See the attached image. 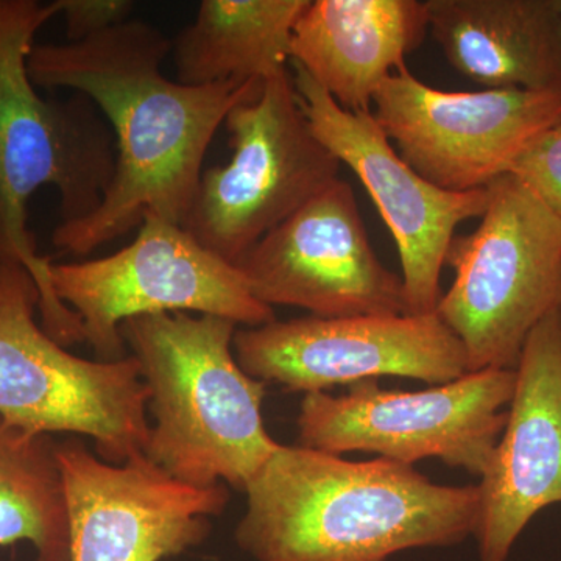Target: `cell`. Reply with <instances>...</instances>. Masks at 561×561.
Instances as JSON below:
<instances>
[{
	"mask_svg": "<svg viewBox=\"0 0 561 561\" xmlns=\"http://www.w3.org/2000/svg\"><path fill=\"white\" fill-rule=\"evenodd\" d=\"M507 423L479 478V561H507L519 535L561 504V311L531 331L515 368Z\"/></svg>",
	"mask_w": 561,
	"mask_h": 561,
	"instance_id": "15",
	"label": "cell"
},
{
	"mask_svg": "<svg viewBox=\"0 0 561 561\" xmlns=\"http://www.w3.org/2000/svg\"><path fill=\"white\" fill-rule=\"evenodd\" d=\"M58 14L66 22L68 43L90 39L131 20V0H57Z\"/></svg>",
	"mask_w": 561,
	"mask_h": 561,
	"instance_id": "21",
	"label": "cell"
},
{
	"mask_svg": "<svg viewBox=\"0 0 561 561\" xmlns=\"http://www.w3.org/2000/svg\"><path fill=\"white\" fill-rule=\"evenodd\" d=\"M238 324L187 312L140 316L121 324L139 362L153 416L144 456L176 481L245 491L280 443L262 415L267 383L242 370Z\"/></svg>",
	"mask_w": 561,
	"mask_h": 561,
	"instance_id": "4",
	"label": "cell"
},
{
	"mask_svg": "<svg viewBox=\"0 0 561 561\" xmlns=\"http://www.w3.org/2000/svg\"><path fill=\"white\" fill-rule=\"evenodd\" d=\"M232 351L251 378L290 393L381 376L442 386L468 373L463 345L437 313L273 320L236 331Z\"/></svg>",
	"mask_w": 561,
	"mask_h": 561,
	"instance_id": "11",
	"label": "cell"
},
{
	"mask_svg": "<svg viewBox=\"0 0 561 561\" xmlns=\"http://www.w3.org/2000/svg\"><path fill=\"white\" fill-rule=\"evenodd\" d=\"M486 191L478 228L446 253L456 276L435 311L463 345L468 373L515 370L531 331L561 311V219L511 173Z\"/></svg>",
	"mask_w": 561,
	"mask_h": 561,
	"instance_id": "5",
	"label": "cell"
},
{
	"mask_svg": "<svg viewBox=\"0 0 561 561\" xmlns=\"http://www.w3.org/2000/svg\"><path fill=\"white\" fill-rule=\"evenodd\" d=\"M51 435L0 419V546L31 542L36 561H70L68 502Z\"/></svg>",
	"mask_w": 561,
	"mask_h": 561,
	"instance_id": "19",
	"label": "cell"
},
{
	"mask_svg": "<svg viewBox=\"0 0 561 561\" xmlns=\"http://www.w3.org/2000/svg\"><path fill=\"white\" fill-rule=\"evenodd\" d=\"M291 62L295 91L317 138L370 194L397 242L409 316H431L442 300L446 253L463 221L481 219L489 191L451 192L413 171L373 117L343 110Z\"/></svg>",
	"mask_w": 561,
	"mask_h": 561,
	"instance_id": "12",
	"label": "cell"
},
{
	"mask_svg": "<svg viewBox=\"0 0 561 561\" xmlns=\"http://www.w3.org/2000/svg\"><path fill=\"white\" fill-rule=\"evenodd\" d=\"M371 114L402 160L440 190H485L561 124V91H442L408 66L382 81Z\"/></svg>",
	"mask_w": 561,
	"mask_h": 561,
	"instance_id": "10",
	"label": "cell"
},
{
	"mask_svg": "<svg viewBox=\"0 0 561 561\" xmlns=\"http://www.w3.org/2000/svg\"><path fill=\"white\" fill-rule=\"evenodd\" d=\"M264 305L317 317L409 316L401 276L373 250L353 187L335 180L236 262Z\"/></svg>",
	"mask_w": 561,
	"mask_h": 561,
	"instance_id": "13",
	"label": "cell"
},
{
	"mask_svg": "<svg viewBox=\"0 0 561 561\" xmlns=\"http://www.w3.org/2000/svg\"><path fill=\"white\" fill-rule=\"evenodd\" d=\"M68 502L70 561H162L202 545L227 508V485L197 489L136 454L99 459L79 438L58 443Z\"/></svg>",
	"mask_w": 561,
	"mask_h": 561,
	"instance_id": "14",
	"label": "cell"
},
{
	"mask_svg": "<svg viewBox=\"0 0 561 561\" xmlns=\"http://www.w3.org/2000/svg\"><path fill=\"white\" fill-rule=\"evenodd\" d=\"M508 173L523 181L561 219V124L538 136Z\"/></svg>",
	"mask_w": 561,
	"mask_h": 561,
	"instance_id": "20",
	"label": "cell"
},
{
	"mask_svg": "<svg viewBox=\"0 0 561 561\" xmlns=\"http://www.w3.org/2000/svg\"><path fill=\"white\" fill-rule=\"evenodd\" d=\"M55 3L0 0V262L27 268L38 286L43 330L62 346L83 343L79 316L58 300L49 257L39 256L27 227L28 202L43 186L60 194V224L87 219L102 205L114 171L116 140L87 95L41 98L28 55Z\"/></svg>",
	"mask_w": 561,
	"mask_h": 561,
	"instance_id": "3",
	"label": "cell"
},
{
	"mask_svg": "<svg viewBox=\"0 0 561 561\" xmlns=\"http://www.w3.org/2000/svg\"><path fill=\"white\" fill-rule=\"evenodd\" d=\"M243 493L234 538L256 561H389L460 545L478 526L476 485H442L412 465L300 445H280Z\"/></svg>",
	"mask_w": 561,
	"mask_h": 561,
	"instance_id": "2",
	"label": "cell"
},
{
	"mask_svg": "<svg viewBox=\"0 0 561 561\" xmlns=\"http://www.w3.org/2000/svg\"><path fill=\"white\" fill-rule=\"evenodd\" d=\"M559 2L560 11H561V0H557Z\"/></svg>",
	"mask_w": 561,
	"mask_h": 561,
	"instance_id": "22",
	"label": "cell"
},
{
	"mask_svg": "<svg viewBox=\"0 0 561 561\" xmlns=\"http://www.w3.org/2000/svg\"><path fill=\"white\" fill-rule=\"evenodd\" d=\"M515 381V370L489 368L427 390H383L368 379L345 394L308 393L297 445L337 456L370 453L412 467L438 459L481 478L507 423Z\"/></svg>",
	"mask_w": 561,
	"mask_h": 561,
	"instance_id": "9",
	"label": "cell"
},
{
	"mask_svg": "<svg viewBox=\"0 0 561 561\" xmlns=\"http://www.w3.org/2000/svg\"><path fill=\"white\" fill-rule=\"evenodd\" d=\"M430 32L485 90L561 91L557 0H426Z\"/></svg>",
	"mask_w": 561,
	"mask_h": 561,
	"instance_id": "17",
	"label": "cell"
},
{
	"mask_svg": "<svg viewBox=\"0 0 561 561\" xmlns=\"http://www.w3.org/2000/svg\"><path fill=\"white\" fill-rule=\"evenodd\" d=\"M231 158L203 171L181 227L236 264L273 228L339 180L342 162L302 113L290 69L228 114Z\"/></svg>",
	"mask_w": 561,
	"mask_h": 561,
	"instance_id": "7",
	"label": "cell"
},
{
	"mask_svg": "<svg viewBox=\"0 0 561 561\" xmlns=\"http://www.w3.org/2000/svg\"><path fill=\"white\" fill-rule=\"evenodd\" d=\"M49 275L58 300L79 316L83 343L98 360L127 357L121 324L133 317L197 312L245 328L276 320L234 264L151 213L130 245L101 260L51 262Z\"/></svg>",
	"mask_w": 561,
	"mask_h": 561,
	"instance_id": "8",
	"label": "cell"
},
{
	"mask_svg": "<svg viewBox=\"0 0 561 561\" xmlns=\"http://www.w3.org/2000/svg\"><path fill=\"white\" fill-rule=\"evenodd\" d=\"M27 268L0 262V419L28 434L87 435L99 459L122 465L149 437V390L133 356H73L36 323Z\"/></svg>",
	"mask_w": 561,
	"mask_h": 561,
	"instance_id": "6",
	"label": "cell"
},
{
	"mask_svg": "<svg viewBox=\"0 0 561 561\" xmlns=\"http://www.w3.org/2000/svg\"><path fill=\"white\" fill-rule=\"evenodd\" d=\"M309 0H203L172 41L176 80L208 87L264 81L289 70L294 27Z\"/></svg>",
	"mask_w": 561,
	"mask_h": 561,
	"instance_id": "18",
	"label": "cell"
},
{
	"mask_svg": "<svg viewBox=\"0 0 561 561\" xmlns=\"http://www.w3.org/2000/svg\"><path fill=\"white\" fill-rule=\"evenodd\" d=\"M171 51L172 41L157 25L133 18L79 43L33 46V84L87 95L116 140V171L102 205L87 219L55 228L58 250L90 254L139 228L149 213L183 224L210 140L232 108L256 98L264 84L187 87L162 72Z\"/></svg>",
	"mask_w": 561,
	"mask_h": 561,
	"instance_id": "1",
	"label": "cell"
},
{
	"mask_svg": "<svg viewBox=\"0 0 561 561\" xmlns=\"http://www.w3.org/2000/svg\"><path fill=\"white\" fill-rule=\"evenodd\" d=\"M427 32L426 0H309L294 27L291 61L343 110L367 113Z\"/></svg>",
	"mask_w": 561,
	"mask_h": 561,
	"instance_id": "16",
	"label": "cell"
}]
</instances>
